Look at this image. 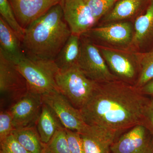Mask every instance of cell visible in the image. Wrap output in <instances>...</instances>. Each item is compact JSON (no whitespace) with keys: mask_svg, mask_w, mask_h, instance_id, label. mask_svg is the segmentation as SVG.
<instances>
[{"mask_svg":"<svg viewBox=\"0 0 153 153\" xmlns=\"http://www.w3.org/2000/svg\"><path fill=\"white\" fill-rule=\"evenodd\" d=\"M94 17L98 22L114 7L115 0H85Z\"/></svg>","mask_w":153,"mask_h":153,"instance_id":"cell-24","label":"cell"},{"mask_svg":"<svg viewBox=\"0 0 153 153\" xmlns=\"http://www.w3.org/2000/svg\"><path fill=\"white\" fill-rule=\"evenodd\" d=\"M44 153H71L66 128H62L56 131L49 142L45 144Z\"/></svg>","mask_w":153,"mask_h":153,"instance_id":"cell-22","label":"cell"},{"mask_svg":"<svg viewBox=\"0 0 153 153\" xmlns=\"http://www.w3.org/2000/svg\"><path fill=\"white\" fill-rule=\"evenodd\" d=\"M67 140L71 153H85L81 134L79 133L66 129Z\"/></svg>","mask_w":153,"mask_h":153,"instance_id":"cell-27","label":"cell"},{"mask_svg":"<svg viewBox=\"0 0 153 153\" xmlns=\"http://www.w3.org/2000/svg\"><path fill=\"white\" fill-rule=\"evenodd\" d=\"M21 145L30 153H44L43 143L36 125L16 129L12 133Z\"/></svg>","mask_w":153,"mask_h":153,"instance_id":"cell-20","label":"cell"},{"mask_svg":"<svg viewBox=\"0 0 153 153\" xmlns=\"http://www.w3.org/2000/svg\"><path fill=\"white\" fill-rule=\"evenodd\" d=\"M81 36L71 34L55 58L59 70H65L78 66L81 52Z\"/></svg>","mask_w":153,"mask_h":153,"instance_id":"cell-18","label":"cell"},{"mask_svg":"<svg viewBox=\"0 0 153 153\" xmlns=\"http://www.w3.org/2000/svg\"><path fill=\"white\" fill-rule=\"evenodd\" d=\"M55 79L59 91L79 110L91 97L97 83L89 79L78 66L58 70Z\"/></svg>","mask_w":153,"mask_h":153,"instance_id":"cell-3","label":"cell"},{"mask_svg":"<svg viewBox=\"0 0 153 153\" xmlns=\"http://www.w3.org/2000/svg\"><path fill=\"white\" fill-rule=\"evenodd\" d=\"M141 91L146 95L153 97V79L140 88Z\"/></svg>","mask_w":153,"mask_h":153,"instance_id":"cell-29","label":"cell"},{"mask_svg":"<svg viewBox=\"0 0 153 153\" xmlns=\"http://www.w3.org/2000/svg\"><path fill=\"white\" fill-rule=\"evenodd\" d=\"M0 52L14 64L26 57L22 41L13 29L0 17Z\"/></svg>","mask_w":153,"mask_h":153,"instance_id":"cell-16","label":"cell"},{"mask_svg":"<svg viewBox=\"0 0 153 153\" xmlns=\"http://www.w3.org/2000/svg\"><path fill=\"white\" fill-rule=\"evenodd\" d=\"M36 126L41 141L44 144L49 142L58 130L64 128L55 113L44 102Z\"/></svg>","mask_w":153,"mask_h":153,"instance_id":"cell-19","label":"cell"},{"mask_svg":"<svg viewBox=\"0 0 153 153\" xmlns=\"http://www.w3.org/2000/svg\"><path fill=\"white\" fill-rule=\"evenodd\" d=\"M62 6L64 19L72 34L82 36L97 22L85 0H64Z\"/></svg>","mask_w":153,"mask_h":153,"instance_id":"cell-12","label":"cell"},{"mask_svg":"<svg viewBox=\"0 0 153 153\" xmlns=\"http://www.w3.org/2000/svg\"><path fill=\"white\" fill-rule=\"evenodd\" d=\"M81 52L78 66L88 77L97 83L118 80L111 73L97 45L81 36Z\"/></svg>","mask_w":153,"mask_h":153,"instance_id":"cell-5","label":"cell"},{"mask_svg":"<svg viewBox=\"0 0 153 153\" xmlns=\"http://www.w3.org/2000/svg\"><path fill=\"white\" fill-rule=\"evenodd\" d=\"M151 1H153V0H151Z\"/></svg>","mask_w":153,"mask_h":153,"instance_id":"cell-32","label":"cell"},{"mask_svg":"<svg viewBox=\"0 0 153 153\" xmlns=\"http://www.w3.org/2000/svg\"><path fill=\"white\" fill-rule=\"evenodd\" d=\"M149 99L135 85L115 80L97 83L91 97L79 111L88 125L121 134L141 123Z\"/></svg>","mask_w":153,"mask_h":153,"instance_id":"cell-1","label":"cell"},{"mask_svg":"<svg viewBox=\"0 0 153 153\" xmlns=\"http://www.w3.org/2000/svg\"><path fill=\"white\" fill-rule=\"evenodd\" d=\"M29 90L27 83L15 64L0 52V93L11 105Z\"/></svg>","mask_w":153,"mask_h":153,"instance_id":"cell-8","label":"cell"},{"mask_svg":"<svg viewBox=\"0 0 153 153\" xmlns=\"http://www.w3.org/2000/svg\"><path fill=\"white\" fill-rule=\"evenodd\" d=\"M63 1H64V0H61V5H62V4H63Z\"/></svg>","mask_w":153,"mask_h":153,"instance_id":"cell-30","label":"cell"},{"mask_svg":"<svg viewBox=\"0 0 153 153\" xmlns=\"http://www.w3.org/2000/svg\"></svg>","mask_w":153,"mask_h":153,"instance_id":"cell-33","label":"cell"},{"mask_svg":"<svg viewBox=\"0 0 153 153\" xmlns=\"http://www.w3.org/2000/svg\"><path fill=\"white\" fill-rule=\"evenodd\" d=\"M1 142V153H30L12 133Z\"/></svg>","mask_w":153,"mask_h":153,"instance_id":"cell-25","label":"cell"},{"mask_svg":"<svg viewBox=\"0 0 153 153\" xmlns=\"http://www.w3.org/2000/svg\"><path fill=\"white\" fill-rule=\"evenodd\" d=\"M115 1H120V0H115Z\"/></svg>","mask_w":153,"mask_h":153,"instance_id":"cell-31","label":"cell"},{"mask_svg":"<svg viewBox=\"0 0 153 153\" xmlns=\"http://www.w3.org/2000/svg\"><path fill=\"white\" fill-rule=\"evenodd\" d=\"M43 105L42 94L30 90L11 105L9 110L15 129L36 125Z\"/></svg>","mask_w":153,"mask_h":153,"instance_id":"cell-11","label":"cell"},{"mask_svg":"<svg viewBox=\"0 0 153 153\" xmlns=\"http://www.w3.org/2000/svg\"><path fill=\"white\" fill-rule=\"evenodd\" d=\"M131 46L143 50V52L153 49V1L146 11L136 19L134 26Z\"/></svg>","mask_w":153,"mask_h":153,"instance_id":"cell-15","label":"cell"},{"mask_svg":"<svg viewBox=\"0 0 153 153\" xmlns=\"http://www.w3.org/2000/svg\"><path fill=\"white\" fill-rule=\"evenodd\" d=\"M15 130L13 118L9 110L1 111L0 113V141Z\"/></svg>","mask_w":153,"mask_h":153,"instance_id":"cell-26","label":"cell"},{"mask_svg":"<svg viewBox=\"0 0 153 153\" xmlns=\"http://www.w3.org/2000/svg\"><path fill=\"white\" fill-rule=\"evenodd\" d=\"M15 64L26 79L29 90L41 94L59 91L55 79L59 69L54 61H37L26 57Z\"/></svg>","mask_w":153,"mask_h":153,"instance_id":"cell-4","label":"cell"},{"mask_svg":"<svg viewBox=\"0 0 153 153\" xmlns=\"http://www.w3.org/2000/svg\"><path fill=\"white\" fill-rule=\"evenodd\" d=\"M0 13L1 16L16 33L22 41L25 35V29L17 21L9 0H0Z\"/></svg>","mask_w":153,"mask_h":153,"instance_id":"cell-23","label":"cell"},{"mask_svg":"<svg viewBox=\"0 0 153 153\" xmlns=\"http://www.w3.org/2000/svg\"><path fill=\"white\" fill-rule=\"evenodd\" d=\"M43 102L50 108L66 129L83 134L89 126L85 123L79 109L74 107L59 91L42 94Z\"/></svg>","mask_w":153,"mask_h":153,"instance_id":"cell-6","label":"cell"},{"mask_svg":"<svg viewBox=\"0 0 153 153\" xmlns=\"http://www.w3.org/2000/svg\"><path fill=\"white\" fill-rule=\"evenodd\" d=\"M120 135L110 130L89 126L81 134L85 153H111V147Z\"/></svg>","mask_w":153,"mask_h":153,"instance_id":"cell-14","label":"cell"},{"mask_svg":"<svg viewBox=\"0 0 153 153\" xmlns=\"http://www.w3.org/2000/svg\"><path fill=\"white\" fill-rule=\"evenodd\" d=\"M151 0H120L102 18L106 23L117 22L134 16L139 11L144 12Z\"/></svg>","mask_w":153,"mask_h":153,"instance_id":"cell-17","label":"cell"},{"mask_svg":"<svg viewBox=\"0 0 153 153\" xmlns=\"http://www.w3.org/2000/svg\"><path fill=\"white\" fill-rule=\"evenodd\" d=\"M71 34L60 3L25 29L22 49L31 60L54 61Z\"/></svg>","mask_w":153,"mask_h":153,"instance_id":"cell-2","label":"cell"},{"mask_svg":"<svg viewBox=\"0 0 153 153\" xmlns=\"http://www.w3.org/2000/svg\"><path fill=\"white\" fill-rule=\"evenodd\" d=\"M111 153H153V135L143 124L124 132L111 147Z\"/></svg>","mask_w":153,"mask_h":153,"instance_id":"cell-10","label":"cell"},{"mask_svg":"<svg viewBox=\"0 0 153 153\" xmlns=\"http://www.w3.org/2000/svg\"><path fill=\"white\" fill-rule=\"evenodd\" d=\"M20 25L26 29L61 0H9Z\"/></svg>","mask_w":153,"mask_h":153,"instance_id":"cell-13","label":"cell"},{"mask_svg":"<svg viewBox=\"0 0 153 153\" xmlns=\"http://www.w3.org/2000/svg\"><path fill=\"white\" fill-rule=\"evenodd\" d=\"M110 70L118 80L135 85L140 72L138 56H131L118 49L100 47Z\"/></svg>","mask_w":153,"mask_h":153,"instance_id":"cell-7","label":"cell"},{"mask_svg":"<svg viewBox=\"0 0 153 153\" xmlns=\"http://www.w3.org/2000/svg\"><path fill=\"white\" fill-rule=\"evenodd\" d=\"M141 123L146 126L153 135V97L149 98L145 107Z\"/></svg>","mask_w":153,"mask_h":153,"instance_id":"cell-28","label":"cell"},{"mask_svg":"<svg viewBox=\"0 0 153 153\" xmlns=\"http://www.w3.org/2000/svg\"><path fill=\"white\" fill-rule=\"evenodd\" d=\"M134 33V27L130 22H117L92 28L82 36L94 44L102 42L118 48H123L131 46Z\"/></svg>","mask_w":153,"mask_h":153,"instance_id":"cell-9","label":"cell"},{"mask_svg":"<svg viewBox=\"0 0 153 153\" xmlns=\"http://www.w3.org/2000/svg\"><path fill=\"white\" fill-rule=\"evenodd\" d=\"M140 72L135 86L140 88L153 79V49L138 56Z\"/></svg>","mask_w":153,"mask_h":153,"instance_id":"cell-21","label":"cell"}]
</instances>
